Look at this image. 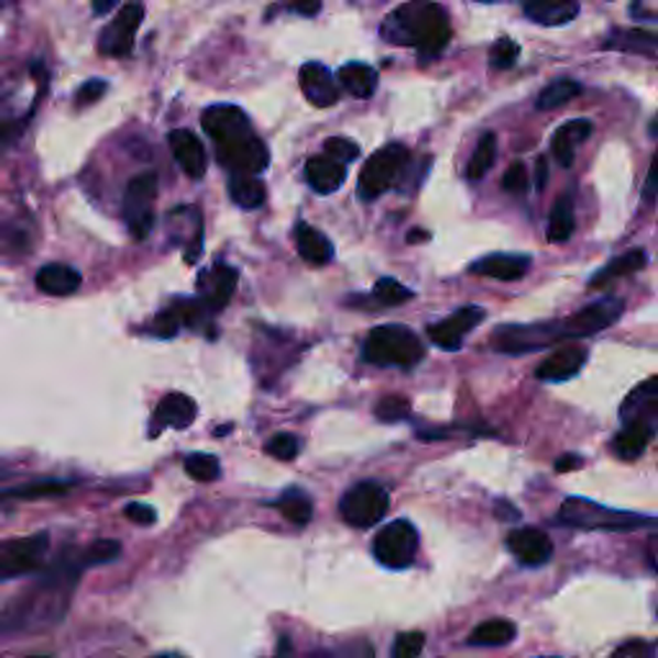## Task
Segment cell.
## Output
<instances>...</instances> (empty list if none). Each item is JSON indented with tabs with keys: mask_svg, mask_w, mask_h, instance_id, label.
Instances as JSON below:
<instances>
[{
	"mask_svg": "<svg viewBox=\"0 0 658 658\" xmlns=\"http://www.w3.org/2000/svg\"><path fill=\"white\" fill-rule=\"evenodd\" d=\"M450 21L435 0H407L381 24V36L396 47H415L419 57H438L450 42Z\"/></svg>",
	"mask_w": 658,
	"mask_h": 658,
	"instance_id": "cell-1",
	"label": "cell"
},
{
	"mask_svg": "<svg viewBox=\"0 0 658 658\" xmlns=\"http://www.w3.org/2000/svg\"><path fill=\"white\" fill-rule=\"evenodd\" d=\"M363 358L373 365H415L425 358V346L409 327L381 325L371 329Z\"/></svg>",
	"mask_w": 658,
	"mask_h": 658,
	"instance_id": "cell-2",
	"label": "cell"
},
{
	"mask_svg": "<svg viewBox=\"0 0 658 658\" xmlns=\"http://www.w3.org/2000/svg\"><path fill=\"white\" fill-rule=\"evenodd\" d=\"M558 519L571 527H586V530H610V533L640 530V527L648 525V517L635 515V512L610 509L596 502L579 500V496H571V500H566L561 504Z\"/></svg>",
	"mask_w": 658,
	"mask_h": 658,
	"instance_id": "cell-3",
	"label": "cell"
},
{
	"mask_svg": "<svg viewBox=\"0 0 658 658\" xmlns=\"http://www.w3.org/2000/svg\"><path fill=\"white\" fill-rule=\"evenodd\" d=\"M563 338L561 321H535V325H504L496 327L492 335L494 350L507 355H523L535 353L548 346H556Z\"/></svg>",
	"mask_w": 658,
	"mask_h": 658,
	"instance_id": "cell-4",
	"label": "cell"
},
{
	"mask_svg": "<svg viewBox=\"0 0 658 658\" xmlns=\"http://www.w3.org/2000/svg\"><path fill=\"white\" fill-rule=\"evenodd\" d=\"M388 512V492L376 481H361V484L350 486L346 496L340 500V517L350 527H369L379 525Z\"/></svg>",
	"mask_w": 658,
	"mask_h": 658,
	"instance_id": "cell-5",
	"label": "cell"
},
{
	"mask_svg": "<svg viewBox=\"0 0 658 658\" xmlns=\"http://www.w3.org/2000/svg\"><path fill=\"white\" fill-rule=\"evenodd\" d=\"M407 165H409V150L399 142L386 144L384 150H379L376 155H371L369 163H365L361 173V183H358V186H361L358 188V194H361L365 201L386 194Z\"/></svg>",
	"mask_w": 658,
	"mask_h": 658,
	"instance_id": "cell-6",
	"label": "cell"
},
{
	"mask_svg": "<svg viewBox=\"0 0 658 658\" xmlns=\"http://www.w3.org/2000/svg\"><path fill=\"white\" fill-rule=\"evenodd\" d=\"M155 198H157V175L142 173L129 180L124 190V219L134 240H147L155 224Z\"/></svg>",
	"mask_w": 658,
	"mask_h": 658,
	"instance_id": "cell-7",
	"label": "cell"
},
{
	"mask_svg": "<svg viewBox=\"0 0 658 658\" xmlns=\"http://www.w3.org/2000/svg\"><path fill=\"white\" fill-rule=\"evenodd\" d=\"M417 546V527L407 519H394V523L381 527L376 540H373V556L386 569H407L415 561Z\"/></svg>",
	"mask_w": 658,
	"mask_h": 658,
	"instance_id": "cell-8",
	"label": "cell"
},
{
	"mask_svg": "<svg viewBox=\"0 0 658 658\" xmlns=\"http://www.w3.org/2000/svg\"><path fill=\"white\" fill-rule=\"evenodd\" d=\"M50 548V535L36 533L29 538L0 540V581L26 577L42 566V558Z\"/></svg>",
	"mask_w": 658,
	"mask_h": 658,
	"instance_id": "cell-9",
	"label": "cell"
},
{
	"mask_svg": "<svg viewBox=\"0 0 658 658\" xmlns=\"http://www.w3.org/2000/svg\"><path fill=\"white\" fill-rule=\"evenodd\" d=\"M217 157L232 175H260L267 167V163H271V152H267L265 142L260 140L255 132L219 142Z\"/></svg>",
	"mask_w": 658,
	"mask_h": 658,
	"instance_id": "cell-10",
	"label": "cell"
},
{
	"mask_svg": "<svg viewBox=\"0 0 658 658\" xmlns=\"http://www.w3.org/2000/svg\"><path fill=\"white\" fill-rule=\"evenodd\" d=\"M144 21V6L142 3H127L124 9L117 13V19L103 29L98 36V52L106 57H127L134 47L136 29Z\"/></svg>",
	"mask_w": 658,
	"mask_h": 658,
	"instance_id": "cell-11",
	"label": "cell"
},
{
	"mask_svg": "<svg viewBox=\"0 0 658 658\" xmlns=\"http://www.w3.org/2000/svg\"><path fill=\"white\" fill-rule=\"evenodd\" d=\"M623 309H625V304L619 301V298H602V301L586 306V309H581L573 314V317L561 321L563 338L579 340V338H589V335L602 332V329L615 325V321L619 319V314H623Z\"/></svg>",
	"mask_w": 658,
	"mask_h": 658,
	"instance_id": "cell-12",
	"label": "cell"
},
{
	"mask_svg": "<svg viewBox=\"0 0 658 658\" xmlns=\"http://www.w3.org/2000/svg\"><path fill=\"white\" fill-rule=\"evenodd\" d=\"M484 317L486 311L481 309V306H463V309L450 314L446 321L427 327V338L432 340V346L456 353V350H461L465 335H469L471 329H476L481 321H484Z\"/></svg>",
	"mask_w": 658,
	"mask_h": 658,
	"instance_id": "cell-13",
	"label": "cell"
},
{
	"mask_svg": "<svg viewBox=\"0 0 658 658\" xmlns=\"http://www.w3.org/2000/svg\"><path fill=\"white\" fill-rule=\"evenodd\" d=\"M619 417L625 425H646L658 427V376L643 381L625 396Z\"/></svg>",
	"mask_w": 658,
	"mask_h": 658,
	"instance_id": "cell-14",
	"label": "cell"
},
{
	"mask_svg": "<svg viewBox=\"0 0 658 658\" xmlns=\"http://www.w3.org/2000/svg\"><path fill=\"white\" fill-rule=\"evenodd\" d=\"M201 124L206 129V134L213 140V144L234 140V136L252 132L248 113H244L242 109H237V106H229V103L209 106V109L204 111Z\"/></svg>",
	"mask_w": 658,
	"mask_h": 658,
	"instance_id": "cell-15",
	"label": "cell"
},
{
	"mask_svg": "<svg viewBox=\"0 0 658 658\" xmlns=\"http://www.w3.org/2000/svg\"><path fill=\"white\" fill-rule=\"evenodd\" d=\"M237 281H240V275H237L234 267H229L224 263L213 265L211 271L201 273V278H198V294H201L204 309L206 311L224 309L229 298L234 296Z\"/></svg>",
	"mask_w": 658,
	"mask_h": 658,
	"instance_id": "cell-16",
	"label": "cell"
},
{
	"mask_svg": "<svg viewBox=\"0 0 658 658\" xmlns=\"http://www.w3.org/2000/svg\"><path fill=\"white\" fill-rule=\"evenodd\" d=\"M509 553L523 566H542L553 556V542L538 527H519L507 535Z\"/></svg>",
	"mask_w": 658,
	"mask_h": 658,
	"instance_id": "cell-17",
	"label": "cell"
},
{
	"mask_svg": "<svg viewBox=\"0 0 658 658\" xmlns=\"http://www.w3.org/2000/svg\"><path fill=\"white\" fill-rule=\"evenodd\" d=\"M298 80H301V90L306 101L317 109H329V106L338 103L340 98V86L335 80V75L327 70L325 65L319 63H306L298 73Z\"/></svg>",
	"mask_w": 658,
	"mask_h": 658,
	"instance_id": "cell-18",
	"label": "cell"
},
{
	"mask_svg": "<svg viewBox=\"0 0 658 658\" xmlns=\"http://www.w3.org/2000/svg\"><path fill=\"white\" fill-rule=\"evenodd\" d=\"M584 363H586V348L581 346L558 348L553 355H548L546 361L538 365L535 379L548 381V384H561V381H569L577 376V373L584 369Z\"/></svg>",
	"mask_w": 658,
	"mask_h": 658,
	"instance_id": "cell-19",
	"label": "cell"
},
{
	"mask_svg": "<svg viewBox=\"0 0 658 658\" xmlns=\"http://www.w3.org/2000/svg\"><path fill=\"white\" fill-rule=\"evenodd\" d=\"M167 144H171L173 150V157L178 160L180 171L188 175V178H204L206 175V150L204 144L198 142L196 134H190L188 129H175V132H171V136H167Z\"/></svg>",
	"mask_w": 658,
	"mask_h": 658,
	"instance_id": "cell-20",
	"label": "cell"
},
{
	"mask_svg": "<svg viewBox=\"0 0 658 658\" xmlns=\"http://www.w3.org/2000/svg\"><path fill=\"white\" fill-rule=\"evenodd\" d=\"M525 17L542 26H563L577 19L579 0H523Z\"/></svg>",
	"mask_w": 658,
	"mask_h": 658,
	"instance_id": "cell-21",
	"label": "cell"
},
{
	"mask_svg": "<svg viewBox=\"0 0 658 658\" xmlns=\"http://www.w3.org/2000/svg\"><path fill=\"white\" fill-rule=\"evenodd\" d=\"M346 178H348V165H342L338 160L327 155L311 157L309 163H306V180H309V186L321 196H329L335 194V190H340Z\"/></svg>",
	"mask_w": 658,
	"mask_h": 658,
	"instance_id": "cell-22",
	"label": "cell"
},
{
	"mask_svg": "<svg viewBox=\"0 0 658 658\" xmlns=\"http://www.w3.org/2000/svg\"><path fill=\"white\" fill-rule=\"evenodd\" d=\"M592 134V121L586 119H573L569 124H563L553 134V142H550V150H553V157L558 160L561 167H571L573 160H577L579 144H584Z\"/></svg>",
	"mask_w": 658,
	"mask_h": 658,
	"instance_id": "cell-23",
	"label": "cell"
},
{
	"mask_svg": "<svg viewBox=\"0 0 658 658\" xmlns=\"http://www.w3.org/2000/svg\"><path fill=\"white\" fill-rule=\"evenodd\" d=\"M530 271V257L527 255H489L481 257L471 265V273L484 275V278L494 281H519Z\"/></svg>",
	"mask_w": 658,
	"mask_h": 658,
	"instance_id": "cell-24",
	"label": "cell"
},
{
	"mask_svg": "<svg viewBox=\"0 0 658 658\" xmlns=\"http://www.w3.org/2000/svg\"><path fill=\"white\" fill-rule=\"evenodd\" d=\"M83 275L70 265L63 263H50L44 265L40 273H36V286H40L42 294L47 296H73L75 290L80 288Z\"/></svg>",
	"mask_w": 658,
	"mask_h": 658,
	"instance_id": "cell-25",
	"label": "cell"
},
{
	"mask_svg": "<svg viewBox=\"0 0 658 658\" xmlns=\"http://www.w3.org/2000/svg\"><path fill=\"white\" fill-rule=\"evenodd\" d=\"M198 415L196 402L186 394H167L155 412V423L173 427V430H186L194 425Z\"/></svg>",
	"mask_w": 658,
	"mask_h": 658,
	"instance_id": "cell-26",
	"label": "cell"
},
{
	"mask_svg": "<svg viewBox=\"0 0 658 658\" xmlns=\"http://www.w3.org/2000/svg\"><path fill=\"white\" fill-rule=\"evenodd\" d=\"M296 250L309 265H327L335 257L332 242L319 229L306 224V221L296 227Z\"/></svg>",
	"mask_w": 658,
	"mask_h": 658,
	"instance_id": "cell-27",
	"label": "cell"
},
{
	"mask_svg": "<svg viewBox=\"0 0 658 658\" xmlns=\"http://www.w3.org/2000/svg\"><path fill=\"white\" fill-rule=\"evenodd\" d=\"M604 50L630 52V55H654L658 52V34L646 29H615L604 40Z\"/></svg>",
	"mask_w": 658,
	"mask_h": 658,
	"instance_id": "cell-28",
	"label": "cell"
},
{
	"mask_svg": "<svg viewBox=\"0 0 658 658\" xmlns=\"http://www.w3.org/2000/svg\"><path fill=\"white\" fill-rule=\"evenodd\" d=\"M654 435H656L654 427L625 425L623 430L615 435V440H612V453L623 458V461H635V458L646 453V448L650 446V440H654Z\"/></svg>",
	"mask_w": 658,
	"mask_h": 658,
	"instance_id": "cell-29",
	"label": "cell"
},
{
	"mask_svg": "<svg viewBox=\"0 0 658 658\" xmlns=\"http://www.w3.org/2000/svg\"><path fill=\"white\" fill-rule=\"evenodd\" d=\"M338 83H340V88L348 90L350 96L371 98L373 94H376L379 73L363 63H348L340 67Z\"/></svg>",
	"mask_w": 658,
	"mask_h": 658,
	"instance_id": "cell-30",
	"label": "cell"
},
{
	"mask_svg": "<svg viewBox=\"0 0 658 658\" xmlns=\"http://www.w3.org/2000/svg\"><path fill=\"white\" fill-rule=\"evenodd\" d=\"M517 627L512 619L504 617H494V619H484L473 627V633L469 635V646H481V648H492V646H507V643L515 640Z\"/></svg>",
	"mask_w": 658,
	"mask_h": 658,
	"instance_id": "cell-31",
	"label": "cell"
},
{
	"mask_svg": "<svg viewBox=\"0 0 658 658\" xmlns=\"http://www.w3.org/2000/svg\"><path fill=\"white\" fill-rule=\"evenodd\" d=\"M229 198L242 209H260L265 204L267 190L257 175H229Z\"/></svg>",
	"mask_w": 658,
	"mask_h": 658,
	"instance_id": "cell-32",
	"label": "cell"
},
{
	"mask_svg": "<svg viewBox=\"0 0 658 658\" xmlns=\"http://www.w3.org/2000/svg\"><path fill=\"white\" fill-rule=\"evenodd\" d=\"M646 263H648V255L643 250L625 252V255L615 257L607 267H602V271L594 275L592 288H600V286H604V283H610L615 278H625V275L638 273V271H643V267H646Z\"/></svg>",
	"mask_w": 658,
	"mask_h": 658,
	"instance_id": "cell-33",
	"label": "cell"
},
{
	"mask_svg": "<svg viewBox=\"0 0 658 658\" xmlns=\"http://www.w3.org/2000/svg\"><path fill=\"white\" fill-rule=\"evenodd\" d=\"M278 509L290 525H298V527L309 525V519L314 515V504L309 500V494H304L301 489H288V492H283L278 500Z\"/></svg>",
	"mask_w": 658,
	"mask_h": 658,
	"instance_id": "cell-34",
	"label": "cell"
},
{
	"mask_svg": "<svg viewBox=\"0 0 658 658\" xmlns=\"http://www.w3.org/2000/svg\"><path fill=\"white\" fill-rule=\"evenodd\" d=\"M577 219H573V201L571 196H561L550 209L548 219V240L550 242H566L573 234Z\"/></svg>",
	"mask_w": 658,
	"mask_h": 658,
	"instance_id": "cell-35",
	"label": "cell"
},
{
	"mask_svg": "<svg viewBox=\"0 0 658 658\" xmlns=\"http://www.w3.org/2000/svg\"><path fill=\"white\" fill-rule=\"evenodd\" d=\"M494 160H496V136L484 134L479 140L476 150H473L469 165H465V178H469L471 183L481 180L489 171H492Z\"/></svg>",
	"mask_w": 658,
	"mask_h": 658,
	"instance_id": "cell-36",
	"label": "cell"
},
{
	"mask_svg": "<svg viewBox=\"0 0 658 658\" xmlns=\"http://www.w3.org/2000/svg\"><path fill=\"white\" fill-rule=\"evenodd\" d=\"M581 94V86L573 80H556L550 83L546 90H540L538 96V109L540 111H550V109H558V106H566L569 101H573Z\"/></svg>",
	"mask_w": 658,
	"mask_h": 658,
	"instance_id": "cell-37",
	"label": "cell"
},
{
	"mask_svg": "<svg viewBox=\"0 0 658 658\" xmlns=\"http://www.w3.org/2000/svg\"><path fill=\"white\" fill-rule=\"evenodd\" d=\"M67 492L65 481H36L19 489H6L0 492V500H44V496H59Z\"/></svg>",
	"mask_w": 658,
	"mask_h": 658,
	"instance_id": "cell-38",
	"label": "cell"
},
{
	"mask_svg": "<svg viewBox=\"0 0 658 658\" xmlns=\"http://www.w3.org/2000/svg\"><path fill=\"white\" fill-rule=\"evenodd\" d=\"M186 473L198 484H209V481H217L221 476V465L217 461V456L209 453H190L186 456Z\"/></svg>",
	"mask_w": 658,
	"mask_h": 658,
	"instance_id": "cell-39",
	"label": "cell"
},
{
	"mask_svg": "<svg viewBox=\"0 0 658 658\" xmlns=\"http://www.w3.org/2000/svg\"><path fill=\"white\" fill-rule=\"evenodd\" d=\"M412 296L415 294L394 278H381L376 286H373V298H376L381 306H399L404 301H409Z\"/></svg>",
	"mask_w": 658,
	"mask_h": 658,
	"instance_id": "cell-40",
	"label": "cell"
},
{
	"mask_svg": "<svg viewBox=\"0 0 658 658\" xmlns=\"http://www.w3.org/2000/svg\"><path fill=\"white\" fill-rule=\"evenodd\" d=\"M373 415H376L381 423H402V419H407L412 415V404L409 399H404V396H384L376 404V409H373Z\"/></svg>",
	"mask_w": 658,
	"mask_h": 658,
	"instance_id": "cell-41",
	"label": "cell"
},
{
	"mask_svg": "<svg viewBox=\"0 0 658 658\" xmlns=\"http://www.w3.org/2000/svg\"><path fill=\"white\" fill-rule=\"evenodd\" d=\"M298 448H301V446H298L296 435L278 432V435H273L271 440H267L265 453L278 458V461H294V458L298 456Z\"/></svg>",
	"mask_w": 658,
	"mask_h": 658,
	"instance_id": "cell-42",
	"label": "cell"
},
{
	"mask_svg": "<svg viewBox=\"0 0 658 658\" xmlns=\"http://www.w3.org/2000/svg\"><path fill=\"white\" fill-rule=\"evenodd\" d=\"M425 633L419 630H412V633H402L399 638L394 640V648H392V658H419L425 650Z\"/></svg>",
	"mask_w": 658,
	"mask_h": 658,
	"instance_id": "cell-43",
	"label": "cell"
},
{
	"mask_svg": "<svg viewBox=\"0 0 658 658\" xmlns=\"http://www.w3.org/2000/svg\"><path fill=\"white\" fill-rule=\"evenodd\" d=\"M325 155L338 160V163L348 165L353 163V160H358V155H361V147L353 140H346V136H329V140L325 142Z\"/></svg>",
	"mask_w": 658,
	"mask_h": 658,
	"instance_id": "cell-44",
	"label": "cell"
},
{
	"mask_svg": "<svg viewBox=\"0 0 658 658\" xmlns=\"http://www.w3.org/2000/svg\"><path fill=\"white\" fill-rule=\"evenodd\" d=\"M517 57H519V47L512 40H507V36L500 42H494L492 52H489V59H492L494 70H509V67H515Z\"/></svg>",
	"mask_w": 658,
	"mask_h": 658,
	"instance_id": "cell-45",
	"label": "cell"
},
{
	"mask_svg": "<svg viewBox=\"0 0 658 658\" xmlns=\"http://www.w3.org/2000/svg\"><path fill=\"white\" fill-rule=\"evenodd\" d=\"M119 556H121V546L117 540H96L94 546L88 548L86 563L101 566V563H109V561H117Z\"/></svg>",
	"mask_w": 658,
	"mask_h": 658,
	"instance_id": "cell-46",
	"label": "cell"
},
{
	"mask_svg": "<svg viewBox=\"0 0 658 658\" xmlns=\"http://www.w3.org/2000/svg\"><path fill=\"white\" fill-rule=\"evenodd\" d=\"M527 183H530V178H527L525 165L523 163H512L509 171L504 173V178H502V188L507 190V194L523 196L527 190Z\"/></svg>",
	"mask_w": 658,
	"mask_h": 658,
	"instance_id": "cell-47",
	"label": "cell"
},
{
	"mask_svg": "<svg viewBox=\"0 0 658 658\" xmlns=\"http://www.w3.org/2000/svg\"><path fill=\"white\" fill-rule=\"evenodd\" d=\"M124 517L127 519H132L134 525H155V519H157V512L150 507V504H144V502H132V504H127V509H124Z\"/></svg>",
	"mask_w": 658,
	"mask_h": 658,
	"instance_id": "cell-48",
	"label": "cell"
},
{
	"mask_svg": "<svg viewBox=\"0 0 658 658\" xmlns=\"http://www.w3.org/2000/svg\"><path fill=\"white\" fill-rule=\"evenodd\" d=\"M650 654H654V648H650L646 640H627L615 650L612 658H646Z\"/></svg>",
	"mask_w": 658,
	"mask_h": 658,
	"instance_id": "cell-49",
	"label": "cell"
},
{
	"mask_svg": "<svg viewBox=\"0 0 658 658\" xmlns=\"http://www.w3.org/2000/svg\"><path fill=\"white\" fill-rule=\"evenodd\" d=\"M180 327V314L178 311H163L157 317V325H155V332L160 338H173L175 332H178Z\"/></svg>",
	"mask_w": 658,
	"mask_h": 658,
	"instance_id": "cell-50",
	"label": "cell"
},
{
	"mask_svg": "<svg viewBox=\"0 0 658 658\" xmlns=\"http://www.w3.org/2000/svg\"><path fill=\"white\" fill-rule=\"evenodd\" d=\"M106 80H90V83H86V86H83L80 90H78V101H83V103H96L98 98H101L103 94H106Z\"/></svg>",
	"mask_w": 658,
	"mask_h": 658,
	"instance_id": "cell-51",
	"label": "cell"
},
{
	"mask_svg": "<svg viewBox=\"0 0 658 658\" xmlns=\"http://www.w3.org/2000/svg\"><path fill=\"white\" fill-rule=\"evenodd\" d=\"M656 196H658V155L654 157V163H650L646 188H643V198H646V201H654Z\"/></svg>",
	"mask_w": 658,
	"mask_h": 658,
	"instance_id": "cell-52",
	"label": "cell"
},
{
	"mask_svg": "<svg viewBox=\"0 0 658 658\" xmlns=\"http://www.w3.org/2000/svg\"><path fill=\"white\" fill-rule=\"evenodd\" d=\"M581 463H584V458L577 456V453H569V456H561L556 461V471L558 473H566V471H577L581 469Z\"/></svg>",
	"mask_w": 658,
	"mask_h": 658,
	"instance_id": "cell-53",
	"label": "cell"
},
{
	"mask_svg": "<svg viewBox=\"0 0 658 658\" xmlns=\"http://www.w3.org/2000/svg\"><path fill=\"white\" fill-rule=\"evenodd\" d=\"M321 9V0H294V11L301 17H317Z\"/></svg>",
	"mask_w": 658,
	"mask_h": 658,
	"instance_id": "cell-54",
	"label": "cell"
},
{
	"mask_svg": "<svg viewBox=\"0 0 658 658\" xmlns=\"http://www.w3.org/2000/svg\"><path fill=\"white\" fill-rule=\"evenodd\" d=\"M548 183V163L546 157L538 160V165H535V188H546Z\"/></svg>",
	"mask_w": 658,
	"mask_h": 658,
	"instance_id": "cell-55",
	"label": "cell"
},
{
	"mask_svg": "<svg viewBox=\"0 0 658 658\" xmlns=\"http://www.w3.org/2000/svg\"><path fill=\"white\" fill-rule=\"evenodd\" d=\"M113 6H117V0H94V11L96 13H109Z\"/></svg>",
	"mask_w": 658,
	"mask_h": 658,
	"instance_id": "cell-56",
	"label": "cell"
},
{
	"mask_svg": "<svg viewBox=\"0 0 658 658\" xmlns=\"http://www.w3.org/2000/svg\"><path fill=\"white\" fill-rule=\"evenodd\" d=\"M496 515H500V517H504V515L517 517V512H515V509H509V507H507V502H500V507H496Z\"/></svg>",
	"mask_w": 658,
	"mask_h": 658,
	"instance_id": "cell-57",
	"label": "cell"
},
{
	"mask_svg": "<svg viewBox=\"0 0 658 658\" xmlns=\"http://www.w3.org/2000/svg\"><path fill=\"white\" fill-rule=\"evenodd\" d=\"M481 3H496V0H481Z\"/></svg>",
	"mask_w": 658,
	"mask_h": 658,
	"instance_id": "cell-58",
	"label": "cell"
},
{
	"mask_svg": "<svg viewBox=\"0 0 658 658\" xmlns=\"http://www.w3.org/2000/svg\"><path fill=\"white\" fill-rule=\"evenodd\" d=\"M309 658H329V656H319V654H317V656H309Z\"/></svg>",
	"mask_w": 658,
	"mask_h": 658,
	"instance_id": "cell-59",
	"label": "cell"
},
{
	"mask_svg": "<svg viewBox=\"0 0 658 658\" xmlns=\"http://www.w3.org/2000/svg\"><path fill=\"white\" fill-rule=\"evenodd\" d=\"M155 658H175V656H155Z\"/></svg>",
	"mask_w": 658,
	"mask_h": 658,
	"instance_id": "cell-60",
	"label": "cell"
},
{
	"mask_svg": "<svg viewBox=\"0 0 658 658\" xmlns=\"http://www.w3.org/2000/svg\"><path fill=\"white\" fill-rule=\"evenodd\" d=\"M34 658H42V656H34Z\"/></svg>",
	"mask_w": 658,
	"mask_h": 658,
	"instance_id": "cell-61",
	"label": "cell"
}]
</instances>
